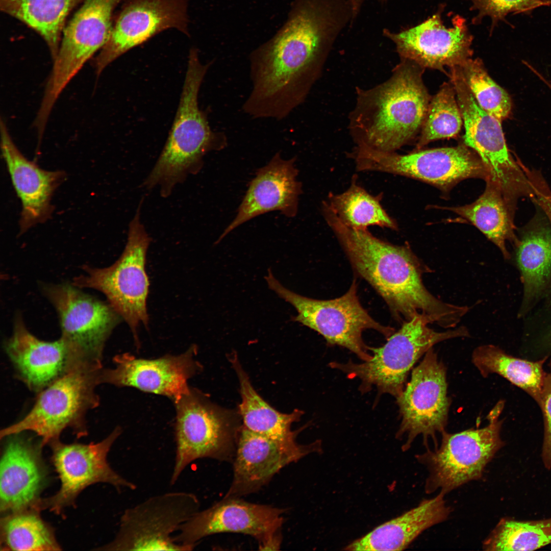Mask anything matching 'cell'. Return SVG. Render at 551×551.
<instances>
[{"instance_id":"13","label":"cell","mask_w":551,"mask_h":551,"mask_svg":"<svg viewBox=\"0 0 551 551\" xmlns=\"http://www.w3.org/2000/svg\"><path fill=\"white\" fill-rule=\"evenodd\" d=\"M42 290L58 313L61 338L86 362L102 367L105 342L122 318L109 303L72 284H45Z\"/></svg>"},{"instance_id":"14","label":"cell","mask_w":551,"mask_h":551,"mask_svg":"<svg viewBox=\"0 0 551 551\" xmlns=\"http://www.w3.org/2000/svg\"><path fill=\"white\" fill-rule=\"evenodd\" d=\"M121 429L116 428L100 442L89 444H64L59 440L52 442V461L60 481V487L53 495L42 498V510L48 509L57 514L73 506L79 494L96 483H107L118 491L134 490L137 485L116 472L107 460L109 451L120 436Z\"/></svg>"},{"instance_id":"23","label":"cell","mask_w":551,"mask_h":551,"mask_svg":"<svg viewBox=\"0 0 551 551\" xmlns=\"http://www.w3.org/2000/svg\"><path fill=\"white\" fill-rule=\"evenodd\" d=\"M5 348L21 380L37 392L78 367L91 365L61 338L50 342L35 337L19 314L15 318L12 335L5 342Z\"/></svg>"},{"instance_id":"37","label":"cell","mask_w":551,"mask_h":551,"mask_svg":"<svg viewBox=\"0 0 551 551\" xmlns=\"http://www.w3.org/2000/svg\"><path fill=\"white\" fill-rule=\"evenodd\" d=\"M480 106L502 121L510 115L512 103L508 93L489 76L482 61L470 58L458 66Z\"/></svg>"},{"instance_id":"10","label":"cell","mask_w":551,"mask_h":551,"mask_svg":"<svg viewBox=\"0 0 551 551\" xmlns=\"http://www.w3.org/2000/svg\"><path fill=\"white\" fill-rule=\"evenodd\" d=\"M265 279L269 288L291 304L297 315L293 320L316 331L330 345L344 347L363 361L370 359L369 347L362 338L367 329L377 331L389 337L394 330L373 319L361 305L354 281L341 296L329 300L312 299L297 294L284 287L268 270Z\"/></svg>"},{"instance_id":"7","label":"cell","mask_w":551,"mask_h":551,"mask_svg":"<svg viewBox=\"0 0 551 551\" xmlns=\"http://www.w3.org/2000/svg\"><path fill=\"white\" fill-rule=\"evenodd\" d=\"M429 324L423 316H415L404 321L382 346L369 347L372 354L369 360L361 363L351 360L343 363L333 362L330 366L350 378L359 379V390L362 393L375 387L379 394L387 393L396 398L402 392L412 367L435 344L448 339L469 336L464 327L440 332L429 327Z\"/></svg>"},{"instance_id":"26","label":"cell","mask_w":551,"mask_h":551,"mask_svg":"<svg viewBox=\"0 0 551 551\" xmlns=\"http://www.w3.org/2000/svg\"><path fill=\"white\" fill-rule=\"evenodd\" d=\"M0 132L2 155L22 204L19 225L23 233L51 216L52 197L65 174L44 170L26 158L14 143L2 118Z\"/></svg>"},{"instance_id":"28","label":"cell","mask_w":551,"mask_h":551,"mask_svg":"<svg viewBox=\"0 0 551 551\" xmlns=\"http://www.w3.org/2000/svg\"><path fill=\"white\" fill-rule=\"evenodd\" d=\"M239 383L241 401L238 412L243 425L254 432L283 442L295 441L297 432L292 424L299 420L303 412L295 409L290 413H281L267 403L256 391L236 354L229 356Z\"/></svg>"},{"instance_id":"29","label":"cell","mask_w":551,"mask_h":551,"mask_svg":"<svg viewBox=\"0 0 551 551\" xmlns=\"http://www.w3.org/2000/svg\"><path fill=\"white\" fill-rule=\"evenodd\" d=\"M450 210L468 220L496 245L506 259L510 258L507 241L518 240L514 232V213L511 210L500 191L489 181L483 194L473 203Z\"/></svg>"},{"instance_id":"25","label":"cell","mask_w":551,"mask_h":551,"mask_svg":"<svg viewBox=\"0 0 551 551\" xmlns=\"http://www.w3.org/2000/svg\"><path fill=\"white\" fill-rule=\"evenodd\" d=\"M295 158L284 160L279 153L258 169L251 182L235 218L217 242L242 223L268 212L278 210L289 217L297 212L302 184L297 180Z\"/></svg>"},{"instance_id":"30","label":"cell","mask_w":551,"mask_h":551,"mask_svg":"<svg viewBox=\"0 0 551 551\" xmlns=\"http://www.w3.org/2000/svg\"><path fill=\"white\" fill-rule=\"evenodd\" d=\"M80 0H0V8L36 31L45 42L54 60L65 21Z\"/></svg>"},{"instance_id":"16","label":"cell","mask_w":551,"mask_h":551,"mask_svg":"<svg viewBox=\"0 0 551 551\" xmlns=\"http://www.w3.org/2000/svg\"><path fill=\"white\" fill-rule=\"evenodd\" d=\"M396 398L401 418L396 437H405L403 450L420 435L424 442L431 437L435 442L436 434L445 431L450 399L445 367L432 348L413 369L410 381Z\"/></svg>"},{"instance_id":"33","label":"cell","mask_w":551,"mask_h":551,"mask_svg":"<svg viewBox=\"0 0 551 551\" xmlns=\"http://www.w3.org/2000/svg\"><path fill=\"white\" fill-rule=\"evenodd\" d=\"M382 195H373L354 180L348 188L339 194L330 193L325 201L339 220L355 230L370 226L397 230V224L381 205Z\"/></svg>"},{"instance_id":"8","label":"cell","mask_w":551,"mask_h":551,"mask_svg":"<svg viewBox=\"0 0 551 551\" xmlns=\"http://www.w3.org/2000/svg\"><path fill=\"white\" fill-rule=\"evenodd\" d=\"M102 368L78 367L40 391L31 411L20 421L2 430L1 438L33 432L43 446L59 440L62 432L71 428L78 437L85 435L86 413L99 404L96 386L101 384Z\"/></svg>"},{"instance_id":"11","label":"cell","mask_w":551,"mask_h":551,"mask_svg":"<svg viewBox=\"0 0 551 551\" xmlns=\"http://www.w3.org/2000/svg\"><path fill=\"white\" fill-rule=\"evenodd\" d=\"M195 494L170 492L149 497L127 509L118 530L103 550H191L173 540V534L199 510Z\"/></svg>"},{"instance_id":"3","label":"cell","mask_w":551,"mask_h":551,"mask_svg":"<svg viewBox=\"0 0 551 551\" xmlns=\"http://www.w3.org/2000/svg\"><path fill=\"white\" fill-rule=\"evenodd\" d=\"M423 69L403 59L387 81L359 93L350 120L357 145L393 152L416 135L430 102Z\"/></svg>"},{"instance_id":"5","label":"cell","mask_w":551,"mask_h":551,"mask_svg":"<svg viewBox=\"0 0 551 551\" xmlns=\"http://www.w3.org/2000/svg\"><path fill=\"white\" fill-rule=\"evenodd\" d=\"M143 200L130 221L127 244L119 259L105 268L84 266V273L72 283L79 288H92L104 294L108 303L129 325L137 345L138 327L141 324L147 327L148 323L146 302L149 282L145 262L151 238L140 220Z\"/></svg>"},{"instance_id":"9","label":"cell","mask_w":551,"mask_h":551,"mask_svg":"<svg viewBox=\"0 0 551 551\" xmlns=\"http://www.w3.org/2000/svg\"><path fill=\"white\" fill-rule=\"evenodd\" d=\"M505 401L499 400L487 416L488 424L455 434L445 431L441 445L418 457L428 470L425 490L445 494L468 482L480 479L487 464L503 446L499 416Z\"/></svg>"},{"instance_id":"17","label":"cell","mask_w":551,"mask_h":551,"mask_svg":"<svg viewBox=\"0 0 551 551\" xmlns=\"http://www.w3.org/2000/svg\"><path fill=\"white\" fill-rule=\"evenodd\" d=\"M444 4L437 12L418 25L398 33H384L395 44L402 59L420 66L443 70L444 66H460L471 58L473 36L466 20L455 15L452 27L446 28L442 19Z\"/></svg>"},{"instance_id":"2","label":"cell","mask_w":551,"mask_h":551,"mask_svg":"<svg viewBox=\"0 0 551 551\" xmlns=\"http://www.w3.org/2000/svg\"><path fill=\"white\" fill-rule=\"evenodd\" d=\"M321 209L355 270L383 297L396 318L405 321L421 316L444 328H453L461 320L465 307L443 302L429 292L421 279L428 269L408 246L383 241L368 230L345 226L325 202Z\"/></svg>"},{"instance_id":"4","label":"cell","mask_w":551,"mask_h":551,"mask_svg":"<svg viewBox=\"0 0 551 551\" xmlns=\"http://www.w3.org/2000/svg\"><path fill=\"white\" fill-rule=\"evenodd\" d=\"M188 67L179 106L170 133L153 168L143 183L151 190L159 187L163 197H168L176 186L202 169L203 158L227 145L222 132L211 130L198 105V93L210 66L203 64L196 49L189 53Z\"/></svg>"},{"instance_id":"1","label":"cell","mask_w":551,"mask_h":551,"mask_svg":"<svg viewBox=\"0 0 551 551\" xmlns=\"http://www.w3.org/2000/svg\"><path fill=\"white\" fill-rule=\"evenodd\" d=\"M339 27L324 2L296 0L282 28L250 55L252 88L243 111L253 118L288 116L306 98Z\"/></svg>"},{"instance_id":"18","label":"cell","mask_w":551,"mask_h":551,"mask_svg":"<svg viewBox=\"0 0 551 551\" xmlns=\"http://www.w3.org/2000/svg\"><path fill=\"white\" fill-rule=\"evenodd\" d=\"M168 29L188 34L185 0H129L94 60L96 74L129 49Z\"/></svg>"},{"instance_id":"32","label":"cell","mask_w":551,"mask_h":551,"mask_svg":"<svg viewBox=\"0 0 551 551\" xmlns=\"http://www.w3.org/2000/svg\"><path fill=\"white\" fill-rule=\"evenodd\" d=\"M41 511L33 508L1 515V550H60L54 530Z\"/></svg>"},{"instance_id":"6","label":"cell","mask_w":551,"mask_h":551,"mask_svg":"<svg viewBox=\"0 0 551 551\" xmlns=\"http://www.w3.org/2000/svg\"><path fill=\"white\" fill-rule=\"evenodd\" d=\"M173 403L176 449L170 485L175 484L185 468L198 459L233 462L241 427L239 416L190 387Z\"/></svg>"},{"instance_id":"12","label":"cell","mask_w":551,"mask_h":551,"mask_svg":"<svg viewBox=\"0 0 551 551\" xmlns=\"http://www.w3.org/2000/svg\"><path fill=\"white\" fill-rule=\"evenodd\" d=\"M352 158L359 171H378L407 177L444 191L467 178H482L486 181L489 178L480 158L465 145L406 155L357 146Z\"/></svg>"},{"instance_id":"24","label":"cell","mask_w":551,"mask_h":551,"mask_svg":"<svg viewBox=\"0 0 551 551\" xmlns=\"http://www.w3.org/2000/svg\"><path fill=\"white\" fill-rule=\"evenodd\" d=\"M449 77L463 118L464 144L474 151L491 176L499 178L509 174L516 161L508 148L502 121L480 106L458 66L450 67Z\"/></svg>"},{"instance_id":"22","label":"cell","mask_w":551,"mask_h":551,"mask_svg":"<svg viewBox=\"0 0 551 551\" xmlns=\"http://www.w3.org/2000/svg\"><path fill=\"white\" fill-rule=\"evenodd\" d=\"M0 462L1 515L30 508L41 511V493L48 480V470L37 443L22 432L7 436Z\"/></svg>"},{"instance_id":"21","label":"cell","mask_w":551,"mask_h":551,"mask_svg":"<svg viewBox=\"0 0 551 551\" xmlns=\"http://www.w3.org/2000/svg\"><path fill=\"white\" fill-rule=\"evenodd\" d=\"M196 352L197 347L192 345L182 354L156 359L137 358L128 353L118 355L113 359L115 367L102 369L100 382L135 388L174 402L189 390L188 380L202 369L195 358Z\"/></svg>"},{"instance_id":"40","label":"cell","mask_w":551,"mask_h":551,"mask_svg":"<svg viewBox=\"0 0 551 551\" xmlns=\"http://www.w3.org/2000/svg\"><path fill=\"white\" fill-rule=\"evenodd\" d=\"M525 171L534 192L532 199L540 207L551 224V190L539 171L527 167Z\"/></svg>"},{"instance_id":"31","label":"cell","mask_w":551,"mask_h":551,"mask_svg":"<svg viewBox=\"0 0 551 551\" xmlns=\"http://www.w3.org/2000/svg\"><path fill=\"white\" fill-rule=\"evenodd\" d=\"M473 364L483 377L496 373L521 389L539 403L546 372V357L532 361L513 357L493 345H484L474 349Z\"/></svg>"},{"instance_id":"38","label":"cell","mask_w":551,"mask_h":551,"mask_svg":"<svg viewBox=\"0 0 551 551\" xmlns=\"http://www.w3.org/2000/svg\"><path fill=\"white\" fill-rule=\"evenodd\" d=\"M471 3L470 10L478 11L471 20L473 24H479L482 19L488 16L491 19L490 32L500 21L510 13L529 14L535 9L551 4L547 0H466Z\"/></svg>"},{"instance_id":"39","label":"cell","mask_w":551,"mask_h":551,"mask_svg":"<svg viewBox=\"0 0 551 551\" xmlns=\"http://www.w3.org/2000/svg\"><path fill=\"white\" fill-rule=\"evenodd\" d=\"M546 372L541 398L538 404L541 409L544 421V438L542 457L547 469L551 468V360Z\"/></svg>"},{"instance_id":"15","label":"cell","mask_w":551,"mask_h":551,"mask_svg":"<svg viewBox=\"0 0 551 551\" xmlns=\"http://www.w3.org/2000/svg\"><path fill=\"white\" fill-rule=\"evenodd\" d=\"M121 0H85L65 27L42 97L47 106L58 97L84 64L108 41L113 11Z\"/></svg>"},{"instance_id":"20","label":"cell","mask_w":551,"mask_h":551,"mask_svg":"<svg viewBox=\"0 0 551 551\" xmlns=\"http://www.w3.org/2000/svg\"><path fill=\"white\" fill-rule=\"evenodd\" d=\"M320 449L319 441L307 445L280 441L241 425L232 462L233 480L224 497L257 492L284 467Z\"/></svg>"},{"instance_id":"36","label":"cell","mask_w":551,"mask_h":551,"mask_svg":"<svg viewBox=\"0 0 551 551\" xmlns=\"http://www.w3.org/2000/svg\"><path fill=\"white\" fill-rule=\"evenodd\" d=\"M463 123L454 86L451 81L444 83L430 102L417 148L436 140L456 136Z\"/></svg>"},{"instance_id":"34","label":"cell","mask_w":551,"mask_h":551,"mask_svg":"<svg viewBox=\"0 0 551 551\" xmlns=\"http://www.w3.org/2000/svg\"><path fill=\"white\" fill-rule=\"evenodd\" d=\"M517 246L523 302H530L538 297L551 281V233L544 229L533 230Z\"/></svg>"},{"instance_id":"42","label":"cell","mask_w":551,"mask_h":551,"mask_svg":"<svg viewBox=\"0 0 551 551\" xmlns=\"http://www.w3.org/2000/svg\"><path fill=\"white\" fill-rule=\"evenodd\" d=\"M544 340L545 343L547 344V346L551 349V327L549 329L548 333L546 334Z\"/></svg>"},{"instance_id":"35","label":"cell","mask_w":551,"mask_h":551,"mask_svg":"<svg viewBox=\"0 0 551 551\" xmlns=\"http://www.w3.org/2000/svg\"><path fill=\"white\" fill-rule=\"evenodd\" d=\"M551 543V518L502 519L483 543L486 550H533Z\"/></svg>"},{"instance_id":"43","label":"cell","mask_w":551,"mask_h":551,"mask_svg":"<svg viewBox=\"0 0 551 551\" xmlns=\"http://www.w3.org/2000/svg\"><path fill=\"white\" fill-rule=\"evenodd\" d=\"M367 0H349V1L354 5H359L363 4Z\"/></svg>"},{"instance_id":"19","label":"cell","mask_w":551,"mask_h":551,"mask_svg":"<svg viewBox=\"0 0 551 551\" xmlns=\"http://www.w3.org/2000/svg\"><path fill=\"white\" fill-rule=\"evenodd\" d=\"M285 509L224 497L211 507L199 510L183 523L174 541L193 549L202 539L215 534L237 533L258 541L281 530Z\"/></svg>"},{"instance_id":"41","label":"cell","mask_w":551,"mask_h":551,"mask_svg":"<svg viewBox=\"0 0 551 551\" xmlns=\"http://www.w3.org/2000/svg\"><path fill=\"white\" fill-rule=\"evenodd\" d=\"M260 550H278L282 543L280 531L267 536L259 541Z\"/></svg>"},{"instance_id":"27","label":"cell","mask_w":551,"mask_h":551,"mask_svg":"<svg viewBox=\"0 0 551 551\" xmlns=\"http://www.w3.org/2000/svg\"><path fill=\"white\" fill-rule=\"evenodd\" d=\"M439 493L416 507L374 528L348 544L347 550H402L426 529L444 521L450 509Z\"/></svg>"}]
</instances>
